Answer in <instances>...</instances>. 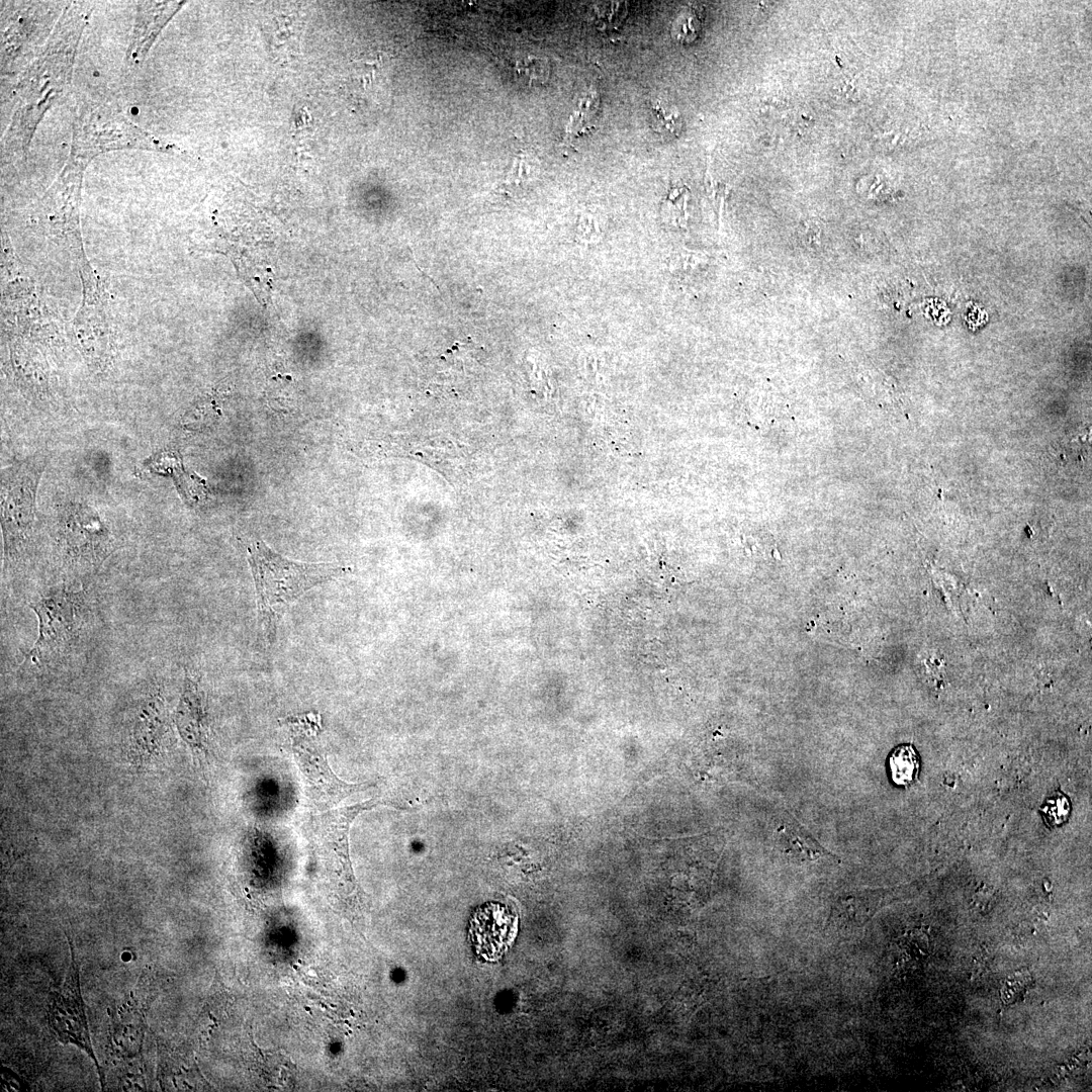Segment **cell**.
<instances>
[{"mask_svg":"<svg viewBox=\"0 0 1092 1092\" xmlns=\"http://www.w3.org/2000/svg\"><path fill=\"white\" fill-rule=\"evenodd\" d=\"M131 112L136 113L138 112L136 108H132Z\"/></svg>","mask_w":1092,"mask_h":1092,"instance_id":"21","label":"cell"},{"mask_svg":"<svg viewBox=\"0 0 1092 1092\" xmlns=\"http://www.w3.org/2000/svg\"><path fill=\"white\" fill-rule=\"evenodd\" d=\"M1042 813L1050 825H1059L1063 823L1070 814V804L1068 799L1065 796H1057L1048 800L1045 806L1042 808Z\"/></svg>","mask_w":1092,"mask_h":1092,"instance_id":"17","label":"cell"},{"mask_svg":"<svg viewBox=\"0 0 1092 1092\" xmlns=\"http://www.w3.org/2000/svg\"><path fill=\"white\" fill-rule=\"evenodd\" d=\"M144 466L153 473L168 475L174 483L182 498L189 505H198L208 494L206 481L198 474L188 471L183 465L182 458L177 451L163 450L150 456Z\"/></svg>","mask_w":1092,"mask_h":1092,"instance_id":"11","label":"cell"},{"mask_svg":"<svg viewBox=\"0 0 1092 1092\" xmlns=\"http://www.w3.org/2000/svg\"><path fill=\"white\" fill-rule=\"evenodd\" d=\"M891 779L898 786L912 784L918 776L919 758L910 744H901L893 749L889 759Z\"/></svg>","mask_w":1092,"mask_h":1092,"instance_id":"12","label":"cell"},{"mask_svg":"<svg viewBox=\"0 0 1092 1092\" xmlns=\"http://www.w3.org/2000/svg\"><path fill=\"white\" fill-rule=\"evenodd\" d=\"M41 470L35 463H23L3 478L2 532L5 552L11 556L20 551L31 535Z\"/></svg>","mask_w":1092,"mask_h":1092,"instance_id":"6","label":"cell"},{"mask_svg":"<svg viewBox=\"0 0 1092 1092\" xmlns=\"http://www.w3.org/2000/svg\"><path fill=\"white\" fill-rule=\"evenodd\" d=\"M651 128L666 138L677 135L681 129V118L676 109H671L656 102L651 107Z\"/></svg>","mask_w":1092,"mask_h":1092,"instance_id":"14","label":"cell"},{"mask_svg":"<svg viewBox=\"0 0 1092 1092\" xmlns=\"http://www.w3.org/2000/svg\"><path fill=\"white\" fill-rule=\"evenodd\" d=\"M173 721L180 737L192 752L206 756L209 745L207 701L200 681L191 673L185 674Z\"/></svg>","mask_w":1092,"mask_h":1092,"instance_id":"9","label":"cell"},{"mask_svg":"<svg viewBox=\"0 0 1092 1092\" xmlns=\"http://www.w3.org/2000/svg\"><path fill=\"white\" fill-rule=\"evenodd\" d=\"M1014 975L1015 976H1013L1012 979H1009V980L1006 981V983L1004 984V987L1002 989V991L1004 993L1003 998L1007 1003L1013 1001L1014 992H1015V999H1016L1018 995L1022 994V990L1025 989V986L1028 983H1030V978L1028 976L1023 975V974H1014Z\"/></svg>","mask_w":1092,"mask_h":1092,"instance_id":"19","label":"cell"},{"mask_svg":"<svg viewBox=\"0 0 1092 1092\" xmlns=\"http://www.w3.org/2000/svg\"><path fill=\"white\" fill-rule=\"evenodd\" d=\"M548 64L542 59L536 57H529L524 60L520 66V71H523L530 82H544L549 74Z\"/></svg>","mask_w":1092,"mask_h":1092,"instance_id":"18","label":"cell"},{"mask_svg":"<svg viewBox=\"0 0 1092 1092\" xmlns=\"http://www.w3.org/2000/svg\"><path fill=\"white\" fill-rule=\"evenodd\" d=\"M171 721L159 689L148 692L133 705L124 726L122 747L133 766L158 759L169 743Z\"/></svg>","mask_w":1092,"mask_h":1092,"instance_id":"5","label":"cell"},{"mask_svg":"<svg viewBox=\"0 0 1092 1092\" xmlns=\"http://www.w3.org/2000/svg\"><path fill=\"white\" fill-rule=\"evenodd\" d=\"M69 944L71 948L69 971L64 983L50 994L47 1009L48 1022L59 1041L80 1048L94 1061L97 1070L100 1071L86 1020L80 989L79 967L72 942L69 941Z\"/></svg>","mask_w":1092,"mask_h":1092,"instance_id":"7","label":"cell"},{"mask_svg":"<svg viewBox=\"0 0 1092 1092\" xmlns=\"http://www.w3.org/2000/svg\"><path fill=\"white\" fill-rule=\"evenodd\" d=\"M663 214L672 224L681 225L687 220V189H671L662 205Z\"/></svg>","mask_w":1092,"mask_h":1092,"instance_id":"15","label":"cell"},{"mask_svg":"<svg viewBox=\"0 0 1092 1092\" xmlns=\"http://www.w3.org/2000/svg\"><path fill=\"white\" fill-rule=\"evenodd\" d=\"M579 232L581 237L586 241H595L599 239L600 228L596 224L592 217L584 218L579 224Z\"/></svg>","mask_w":1092,"mask_h":1092,"instance_id":"20","label":"cell"},{"mask_svg":"<svg viewBox=\"0 0 1092 1092\" xmlns=\"http://www.w3.org/2000/svg\"><path fill=\"white\" fill-rule=\"evenodd\" d=\"M292 750L303 778L304 795L314 808H330L350 795L364 791L369 783L349 784L331 769L322 746L318 718L309 714L287 719Z\"/></svg>","mask_w":1092,"mask_h":1092,"instance_id":"4","label":"cell"},{"mask_svg":"<svg viewBox=\"0 0 1092 1092\" xmlns=\"http://www.w3.org/2000/svg\"><path fill=\"white\" fill-rule=\"evenodd\" d=\"M469 931L477 952L485 959L495 960L513 939L515 917L507 907L489 903L475 911Z\"/></svg>","mask_w":1092,"mask_h":1092,"instance_id":"10","label":"cell"},{"mask_svg":"<svg viewBox=\"0 0 1092 1092\" xmlns=\"http://www.w3.org/2000/svg\"><path fill=\"white\" fill-rule=\"evenodd\" d=\"M247 551L257 596L259 627L269 644L274 641L280 619L299 597L344 570L331 563L288 559L260 540L249 544Z\"/></svg>","mask_w":1092,"mask_h":1092,"instance_id":"1","label":"cell"},{"mask_svg":"<svg viewBox=\"0 0 1092 1092\" xmlns=\"http://www.w3.org/2000/svg\"><path fill=\"white\" fill-rule=\"evenodd\" d=\"M699 29V18L694 11H682L672 26V34L677 40L689 42L695 38Z\"/></svg>","mask_w":1092,"mask_h":1092,"instance_id":"16","label":"cell"},{"mask_svg":"<svg viewBox=\"0 0 1092 1092\" xmlns=\"http://www.w3.org/2000/svg\"><path fill=\"white\" fill-rule=\"evenodd\" d=\"M383 802L369 800L318 815H311L304 824L316 864L337 905L342 909L362 906L363 898L355 880L349 855V830L355 817Z\"/></svg>","mask_w":1092,"mask_h":1092,"instance_id":"2","label":"cell"},{"mask_svg":"<svg viewBox=\"0 0 1092 1092\" xmlns=\"http://www.w3.org/2000/svg\"><path fill=\"white\" fill-rule=\"evenodd\" d=\"M59 544L73 563L96 567L109 554L110 534L100 518L88 508L68 510L59 525Z\"/></svg>","mask_w":1092,"mask_h":1092,"instance_id":"8","label":"cell"},{"mask_svg":"<svg viewBox=\"0 0 1092 1092\" xmlns=\"http://www.w3.org/2000/svg\"><path fill=\"white\" fill-rule=\"evenodd\" d=\"M600 106V97L597 91L589 89L579 100L577 109L571 115L567 124V138L574 139L586 131L594 125Z\"/></svg>","mask_w":1092,"mask_h":1092,"instance_id":"13","label":"cell"},{"mask_svg":"<svg viewBox=\"0 0 1092 1092\" xmlns=\"http://www.w3.org/2000/svg\"><path fill=\"white\" fill-rule=\"evenodd\" d=\"M38 619V636L24 663L44 667L68 656L80 642L89 620V596L84 587L57 585L30 603Z\"/></svg>","mask_w":1092,"mask_h":1092,"instance_id":"3","label":"cell"}]
</instances>
